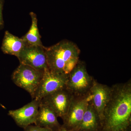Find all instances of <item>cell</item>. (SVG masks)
<instances>
[{"label": "cell", "mask_w": 131, "mask_h": 131, "mask_svg": "<svg viewBox=\"0 0 131 131\" xmlns=\"http://www.w3.org/2000/svg\"><path fill=\"white\" fill-rule=\"evenodd\" d=\"M103 113L100 131H118L130 127L131 81L114 84Z\"/></svg>", "instance_id": "6da1fadb"}, {"label": "cell", "mask_w": 131, "mask_h": 131, "mask_svg": "<svg viewBox=\"0 0 131 131\" xmlns=\"http://www.w3.org/2000/svg\"><path fill=\"white\" fill-rule=\"evenodd\" d=\"M45 49L48 69L55 73L68 74L80 60V49L69 40H62Z\"/></svg>", "instance_id": "7a4b0ae2"}, {"label": "cell", "mask_w": 131, "mask_h": 131, "mask_svg": "<svg viewBox=\"0 0 131 131\" xmlns=\"http://www.w3.org/2000/svg\"><path fill=\"white\" fill-rule=\"evenodd\" d=\"M95 80L88 73L85 63L79 60L68 74L65 88L73 96H84L89 94Z\"/></svg>", "instance_id": "3957f363"}, {"label": "cell", "mask_w": 131, "mask_h": 131, "mask_svg": "<svg viewBox=\"0 0 131 131\" xmlns=\"http://www.w3.org/2000/svg\"><path fill=\"white\" fill-rule=\"evenodd\" d=\"M43 73L44 71L20 63L12 74V80L16 86L28 92L33 99Z\"/></svg>", "instance_id": "277c9868"}, {"label": "cell", "mask_w": 131, "mask_h": 131, "mask_svg": "<svg viewBox=\"0 0 131 131\" xmlns=\"http://www.w3.org/2000/svg\"><path fill=\"white\" fill-rule=\"evenodd\" d=\"M68 78V74L55 73L46 69L33 99L40 101L45 96L65 88Z\"/></svg>", "instance_id": "5b68a950"}, {"label": "cell", "mask_w": 131, "mask_h": 131, "mask_svg": "<svg viewBox=\"0 0 131 131\" xmlns=\"http://www.w3.org/2000/svg\"><path fill=\"white\" fill-rule=\"evenodd\" d=\"M90 101V94L73 96L68 112L62 118V126L68 130H75L79 125Z\"/></svg>", "instance_id": "8992f818"}, {"label": "cell", "mask_w": 131, "mask_h": 131, "mask_svg": "<svg viewBox=\"0 0 131 131\" xmlns=\"http://www.w3.org/2000/svg\"><path fill=\"white\" fill-rule=\"evenodd\" d=\"M45 47L44 46H26L17 58L20 63L44 71L48 69Z\"/></svg>", "instance_id": "52a82bcc"}, {"label": "cell", "mask_w": 131, "mask_h": 131, "mask_svg": "<svg viewBox=\"0 0 131 131\" xmlns=\"http://www.w3.org/2000/svg\"><path fill=\"white\" fill-rule=\"evenodd\" d=\"M73 96L65 88L45 96L40 101L51 108L58 117L62 119L68 112Z\"/></svg>", "instance_id": "ba28073f"}, {"label": "cell", "mask_w": 131, "mask_h": 131, "mask_svg": "<svg viewBox=\"0 0 131 131\" xmlns=\"http://www.w3.org/2000/svg\"><path fill=\"white\" fill-rule=\"evenodd\" d=\"M40 103V100L33 99L30 102L20 108L9 110L8 114L18 126L24 129L35 124Z\"/></svg>", "instance_id": "9c48e42d"}, {"label": "cell", "mask_w": 131, "mask_h": 131, "mask_svg": "<svg viewBox=\"0 0 131 131\" xmlns=\"http://www.w3.org/2000/svg\"><path fill=\"white\" fill-rule=\"evenodd\" d=\"M111 92V87L100 83L95 80L90 91L89 102L98 113L101 123L103 119L104 109L110 98Z\"/></svg>", "instance_id": "30bf717a"}, {"label": "cell", "mask_w": 131, "mask_h": 131, "mask_svg": "<svg viewBox=\"0 0 131 131\" xmlns=\"http://www.w3.org/2000/svg\"><path fill=\"white\" fill-rule=\"evenodd\" d=\"M57 115L51 108L40 101L35 125L57 131L61 125L58 121Z\"/></svg>", "instance_id": "8fae6325"}, {"label": "cell", "mask_w": 131, "mask_h": 131, "mask_svg": "<svg viewBox=\"0 0 131 131\" xmlns=\"http://www.w3.org/2000/svg\"><path fill=\"white\" fill-rule=\"evenodd\" d=\"M101 121L98 113L89 102L81 122L75 130L80 131H100Z\"/></svg>", "instance_id": "7c38bea8"}, {"label": "cell", "mask_w": 131, "mask_h": 131, "mask_svg": "<svg viewBox=\"0 0 131 131\" xmlns=\"http://www.w3.org/2000/svg\"><path fill=\"white\" fill-rule=\"evenodd\" d=\"M26 46V44L22 38L13 35L8 31H5L1 47L3 53L18 58Z\"/></svg>", "instance_id": "4fadbf2b"}, {"label": "cell", "mask_w": 131, "mask_h": 131, "mask_svg": "<svg viewBox=\"0 0 131 131\" xmlns=\"http://www.w3.org/2000/svg\"><path fill=\"white\" fill-rule=\"evenodd\" d=\"M30 16L31 19V25L28 32L21 37L27 46H43L41 37L39 34L38 26V19L37 15L34 12H31Z\"/></svg>", "instance_id": "5bb4252c"}, {"label": "cell", "mask_w": 131, "mask_h": 131, "mask_svg": "<svg viewBox=\"0 0 131 131\" xmlns=\"http://www.w3.org/2000/svg\"><path fill=\"white\" fill-rule=\"evenodd\" d=\"M25 131H55L52 129L38 126L30 125L24 128Z\"/></svg>", "instance_id": "9a60e30c"}, {"label": "cell", "mask_w": 131, "mask_h": 131, "mask_svg": "<svg viewBox=\"0 0 131 131\" xmlns=\"http://www.w3.org/2000/svg\"><path fill=\"white\" fill-rule=\"evenodd\" d=\"M5 0H0V30L2 29L4 26V21L3 15Z\"/></svg>", "instance_id": "2e32d148"}, {"label": "cell", "mask_w": 131, "mask_h": 131, "mask_svg": "<svg viewBox=\"0 0 131 131\" xmlns=\"http://www.w3.org/2000/svg\"><path fill=\"white\" fill-rule=\"evenodd\" d=\"M57 131H80L78 130H68L66 129L64 127L62 126L61 125V127H60L59 129H58V130Z\"/></svg>", "instance_id": "e0dca14e"}, {"label": "cell", "mask_w": 131, "mask_h": 131, "mask_svg": "<svg viewBox=\"0 0 131 131\" xmlns=\"http://www.w3.org/2000/svg\"><path fill=\"white\" fill-rule=\"evenodd\" d=\"M130 127H127L126 129H123V130H120L118 131H130Z\"/></svg>", "instance_id": "ac0fdd59"}]
</instances>
